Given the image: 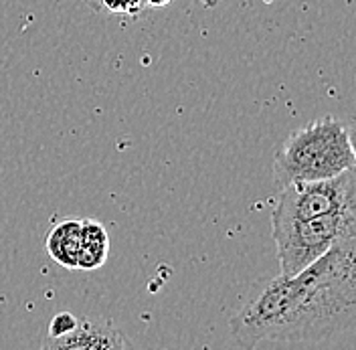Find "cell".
Segmentation results:
<instances>
[{"label": "cell", "instance_id": "8fae6325", "mask_svg": "<svg viewBox=\"0 0 356 350\" xmlns=\"http://www.w3.org/2000/svg\"><path fill=\"white\" fill-rule=\"evenodd\" d=\"M172 0H144V4H148V6H154V8H162V6H166V4H170Z\"/></svg>", "mask_w": 356, "mask_h": 350}, {"label": "cell", "instance_id": "8992f818", "mask_svg": "<svg viewBox=\"0 0 356 350\" xmlns=\"http://www.w3.org/2000/svg\"><path fill=\"white\" fill-rule=\"evenodd\" d=\"M79 237H81V219L65 217L57 221L44 239L47 253L65 269H77L79 255Z\"/></svg>", "mask_w": 356, "mask_h": 350}, {"label": "cell", "instance_id": "9c48e42d", "mask_svg": "<svg viewBox=\"0 0 356 350\" xmlns=\"http://www.w3.org/2000/svg\"><path fill=\"white\" fill-rule=\"evenodd\" d=\"M77 320L79 318H75L71 312H59V314H55L51 318V322H49V334H47V338H61V336H65L71 330H75Z\"/></svg>", "mask_w": 356, "mask_h": 350}, {"label": "cell", "instance_id": "5b68a950", "mask_svg": "<svg viewBox=\"0 0 356 350\" xmlns=\"http://www.w3.org/2000/svg\"><path fill=\"white\" fill-rule=\"evenodd\" d=\"M132 347V342L108 318H81L75 330L61 338H44L47 350H118Z\"/></svg>", "mask_w": 356, "mask_h": 350}, {"label": "cell", "instance_id": "6da1fadb", "mask_svg": "<svg viewBox=\"0 0 356 350\" xmlns=\"http://www.w3.org/2000/svg\"><path fill=\"white\" fill-rule=\"evenodd\" d=\"M356 237L336 243L293 276L257 282L231 318L245 349L316 344L355 328Z\"/></svg>", "mask_w": 356, "mask_h": 350}, {"label": "cell", "instance_id": "7a4b0ae2", "mask_svg": "<svg viewBox=\"0 0 356 350\" xmlns=\"http://www.w3.org/2000/svg\"><path fill=\"white\" fill-rule=\"evenodd\" d=\"M356 166L350 130L342 120L318 118L291 132L273 158V176L280 186L342 175Z\"/></svg>", "mask_w": 356, "mask_h": 350}, {"label": "cell", "instance_id": "ba28073f", "mask_svg": "<svg viewBox=\"0 0 356 350\" xmlns=\"http://www.w3.org/2000/svg\"><path fill=\"white\" fill-rule=\"evenodd\" d=\"M91 4L110 15H138L144 6V0H93Z\"/></svg>", "mask_w": 356, "mask_h": 350}, {"label": "cell", "instance_id": "277c9868", "mask_svg": "<svg viewBox=\"0 0 356 350\" xmlns=\"http://www.w3.org/2000/svg\"><path fill=\"white\" fill-rule=\"evenodd\" d=\"M356 170L348 168L342 175L310 180V182H289L280 186V195L271 211V225L308 221L340 207L356 202Z\"/></svg>", "mask_w": 356, "mask_h": 350}, {"label": "cell", "instance_id": "52a82bcc", "mask_svg": "<svg viewBox=\"0 0 356 350\" xmlns=\"http://www.w3.org/2000/svg\"><path fill=\"white\" fill-rule=\"evenodd\" d=\"M110 255V235L97 219H81L79 255L77 269L93 271L108 262Z\"/></svg>", "mask_w": 356, "mask_h": 350}, {"label": "cell", "instance_id": "30bf717a", "mask_svg": "<svg viewBox=\"0 0 356 350\" xmlns=\"http://www.w3.org/2000/svg\"><path fill=\"white\" fill-rule=\"evenodd\" d=\"M193 2H197L202 8H215L221 0H193Z\"/></svg>", "mask_w": 356, "mask_h": 350}, {"label": "cell", "instance_id": "3957f363", "mask_svg": "<svg viewBox=\"0 0 356 350\" xmlns=\"http://www.w3.org/2000/svg\"><path fill=\"white\" fill-rule=\"evenodd\" d=\"M280 273L293 276L320 260L336 243L356 237V202L308 221L271 225Z\"/></svg>", "mask_w": 356, "mask_h": 350}]
</instances>
